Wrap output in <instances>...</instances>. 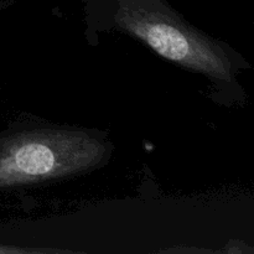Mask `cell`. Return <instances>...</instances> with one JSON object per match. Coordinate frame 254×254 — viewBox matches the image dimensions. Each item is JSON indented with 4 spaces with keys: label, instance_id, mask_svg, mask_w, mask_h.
<instances>
[{
    "label": "cell",
    "instance_id": "obj_1",
    "mask_svg": "<svg viewBox=\"0 0 254 254\" xmlns=\"http://www.w3.org/2000/svg\"><path fill=\"white\" fill-rule=\"evenodd\" d=\"M106 146L84 131L41 129L0 139V189L74 175L104 158Z\"/></svg>",
    "mask_w": 254,
    "mask_h": 254
},
{
    "label": "cell",
    "instance_id": "obj_2",
    "mask_svg": "<svg viewBox=\"0 0 254 254\" xmlns=\"http://www.w3.org/2000/svg\"><path fill=\"white\" fill-rule=\"evenodd\" d=\"M118 24L129 34L145 42L160 56L202 72L207 76L227 79L230 61L212 41L179 21L175 16L148 9H124Z\"/></svg>",
    "mask_w": 254,
    "mask_h": 254
},
{
    "label": "cell",
    "instance_id": "obj_3",
    "mask_svg": "<svg viewBox=\"0 0 254 254\" xmlns=\"http://www.w3.org/2000/svg\"><path fill=\"white\" fill-rule=\"evenodd\" d=\"M34 253V252H41V251L35 250H22V248H14V247H4L0 246V253Z\"/></svg>",
    "mask_w": 254,
    "mask_h": 254
}]
</instances>
